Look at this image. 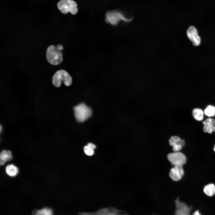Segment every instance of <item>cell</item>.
<instances>
[{
    "instance_id": "6da1fadb",
    "label": "cell",
    "mask_w": 215,
    "mask_h": 215,
    "mask_svg": "<svg viewBox=\"0 0 215 215\" xmlns=\"http://www.w3.org/2000/svg\"><path fill=\"white\" fill-rule=\"evenodd\" d=\"M46 56L48 62L53 65L60 64L63 59L61 50L53 45H50L47 47Z\"/></svg>"
},
{
    "instance_id": "7a4b0ae2",
    "label": "cell",
    "mask_w": 215,
    "mask_h": 215,
    "mask_svg": "<svg viewBox=\"0 0 215 215\" xmlns=\"http://www.w3.org/2000/svg\"><path fill=\"white\" fill-rule=\"evenodd\" d=\"M52 82L53 85L56 87H60L63 82L65 85L69 86L72 83V77L67 72L64 70H60L54 73Z\"/></svg>"
},
{
    "instance_id": "3957f363",
    "label": "cell",
    "mask_w": 215,
    "mask_h": 215,
    "mask_svg": "<svg viewBox=\"0 0 215 215\" xmlns=\"http://www.w3.org/2000/svg\"><path fill=\"white\" fill-rule=\"evenodd\" d=\"M75 117L77 121L83 122L92 115L91 109L84 103H81L73 108Z\"/></svg>"
},
{
    "instance_id": "277c9868",
    "label": "cell",
    "mask_w": 215,
    "mask_h": 215,
    "mask_svg": "<svg viewBox=\"0 0 215 215\" xmlns=\"http://www.w3.org/2000/svg\"><path fill=\"white\" fill-rule=\"evenodd\" d=\"M57 7L63 14L70 12L72 14L75 15L78 11L77 4L73 0H61L58 3Z\"/></svg>"
},
{
    "instance_id": "5b68a950",
    "label": "cell",
    "mask_w": 215,
    "mask_h": 215,
    "mask_svg": "<svg viewBox=\"0 0 215 215\" xmlns=\"http://www.w3.org/2000/svg\"><path fill=\"white\" fill-rule=\"evenodd\" d=\"M106 21L113 25H117L121 20H129L119 12L113 10L108 11L106 14Z\"/></svg>"
},
{
    "instance_id": "8992f818",
    "label": "cell",
    "mask_w": 215,
    "mask_h": 215,
    "mask_svg": "<svg viewBox=\"0 0 215 215\" xmlns=\"http://www.w3.org/2000/svg\"><path fill=\"white\" fill-rule=\"evenodd\" d=\"M168 160L174 166L177 165H183L187 161L186 157L182 153L179 151L169 153L167 156Z\"/></svg>"
},
{
    "instance_id": "52a82bcc",
    "label": "cell",
    "mask_w": 215,
    "mask_h": 215,
    "mask_svg": "<svg viewBox=\"0 0 215 215\" xmlns=\"http://www.w3.org/2000/svg\"><path fill=\"white\" fill-rule=\"evenodd\" d=\"M187 35L189 39L195 46H199L201 42V38L199 35L197 29L194 26H190L187 30Z\"/></svg>"
},
{
    "instance_id": "ba28073f",
    "label": "cell",
    "mask_w": 215,
    "mask_h": 215,
    "mask_svg": "<svg viewBox=\"0 0 215 215\" xmlns=\"http://www.w3.org/2000/svg\"><path fill=\"white\" fill-rule=\"evenodd\" d=\"M184 174L182 165H177L174 166L170 171L169 176L174 181H178L182 178Z\"/></svg>"
},
{
    "instance_id": "9c48e42d",
    "label": "cell",
    "mask_w": 215,
    "mask_h": 215,
    "mask_svg": "<svg viewBox=\"0 0 215 215\" xmlns=\"http://www.w3.org/2000/svg\"><path fill=\"white\" fill-rule=\"evenodd\" d=\"M170 145L172 146L174 152L179 151L185 145V141L177 136H172L169 141Z\"/></svg>"
},
{
    "instance_id": "30bf717a",
    "label": "cell",
    "mask_w": 215,
    "mask_h": 215,
    "mask_svg": "<svg viewBox=\"0 0 215 215\" xmlns=\"http://www.w3.org/2000/svg\"><path fill=\"white\" fill-rule=\"evenodd\" d=\"M203 131L205 133L211 134L215 132V119L208 117L202 122Z\"/></svg>"
},
{
    "instance_id": "8fae6325",
    "label": "cell",
    "mask_w": 215,
    "mask_h": 215,
    "mask_svg": "<svg viewBox=\"0 0 215 215\" xmlns=\"http://www.w3.org/2000/svg\"><path fill=\"white\" fill-rule=\"evenodd\" d=\"M192 115L194 119L198 122L203 120L205 115L204 110L199 108H193L192 110Z\"/></svg>"
},
{
    "instance_id": "7c38bea8",
    "label": "cell",
    "mask_w": 215,
    "mask_h": 215,
    "mask_svg": "<svg viewBox=\"0 0 215 215\" xmlns=\"http://www.w3.org/2000/svg\"><path fill=\"white\" fill-rule=\"evenodd\" d=\"M12 157V153L10 150H2L0 154V165H3L6 162L10 160Z\"/></svg>"
},
{
    "instance_id": "4fadbf2b",
    "label": "cell",
    "mask_w": 215,
    "mask_h": 215,
    "mask_svg": "<svg viewBox=\"0 0 215 215\" xmlns=\"http://www.w3.org/2000/svg\"><path fill=\"white\" fill-rule=\"evenodd\" d=\"M6 173L9 176L14 177L16 176L19 172L17 167L13 164L7 165L5 168Z\"/></svg>"
},
{
    "instance_id": "5bb4252c",
    "label": "cell",
    "mask_w": 215,
    "mask_h": 215,
    "mask_svg": "<svg viewBox=\"0 0 215 215\" xmlns=\"http://www.w3.org/2000/svg\"><path fill=\"white\" fill-rule=\"evenodd\" d=\"M204 112L205 115L208 117H213L215 116V106L208 105L205 108Z\"/></svg>"
},
{
    "instance_id": "9a60e30c",
    "label": "cell",
    "mask_w": 215,
    "mask_h": 215,
    "mask_svg": "<svg viewBox=\"0 0 215 215\" xmlns=\"http://www.w3.org/2000/svg\"><path fill=\"white\" fill-rule=\"evenodd\" d=\"M203 191L208 196H212L215 194V185L213 184H208L205 186Z\"/></svg>"
},
{
    "instance_id": "2e32d148",
    "label": "cell",
    "mask_w": 215,
    "mask_h": 215,
    "mask_svg": "<svg viewBox=\"0 0 215 215\" xmlns=\"http://www.w3.org/2000/svg\"><path fill=\"white\" fill-rule=\"evenodd\" d=\"M34 214L35 215H53V211L50 208H44L36 211L34 213Z\"/></svg>"
},
{
    "instance_id": "e0dca14e",
    "label": "cell",
    "mask_w": 215,
    "mask_h": 215,
    "mask_svg": "<svg viewBox=\"0 0 215 215\" xmlns=\"http://www.w3.org/2000/svg\"><path fill=\"white\" fill-rule=\"evenodd\" d=\"M177 210L175 215H189L188 210L187 208L183 207Z\"/></svg>"
},
{
    "instance_id": "ac0fdd59",
    "label": "cell",
    "mask_w": 215,
    "mask_h": 215,
    "mask_svg": "<svg viewBox=\"0 0 215 215\" xmlns=\"http://www.w3.org/2000/svg\"><path fill=\"white\" fill-rule=\"evenodd\" d=\"M83 150L85 154L88 156H93L94 153V150L90 148L87 145L84 147Z\"/></svg>"
},
{
    "instance_id": "d6986e66",
    "label": "cell",
    "mask_w": 215,
    "mask_h": 215,
    "mask_svg": "<svg viewBox=\"0 0 215 215\" xmlns=\"http://www.w3.org/2000/svg\"><path fill=\"white\" fill-rule=\"evenodd\" d=\"M87 145L90 148L94 150L96 148V146L95 145L92 143H89Z\"/></svg>"
},
{
    "instance_id": "ffe728a7",
    "label": "cell",
    "mask_w": 215,
    "mask_h": 215,
    "mask_svg": "<svg viewBox=\"0 0 215 215\" xmlns=\"http://www.w3.org/2000/svg\"><path fill=\"white\" fill-rule=\"evenodd\" d=\"M193 215H201L200 214V213H199V212L198 211H197L194 213Z\"/></svg>"
},
{
    "instance_id": "44dd1931",
    "label": "cell",
    "mask_w": 215,
    "mask_h": 215,
    "mask_svg": "<svg viewBox=\"0 0 215 215\" xmlns=\"http://www.w3.org/2000/svg\"><path fill=\"white\" fill-rule=\"evenodd\" d=\"M1 125L0 126V131L1 132Z\"/></svg>"
},
{
    "instance_id": "7402d4cb",
    "label": "cell",
    "mask_w": 215,
    "mask_h": 215,
    "mask_svg": "<svg viewBox=\"0 0 215 215\" xmlns=\"http://www.w3.org/2000/svg\"><path fill=\"white\" fill-rule=\"evenodd\" d=\"M214 151L215 152V145L214 146Z\"/></svg>"
}]
</instances>
